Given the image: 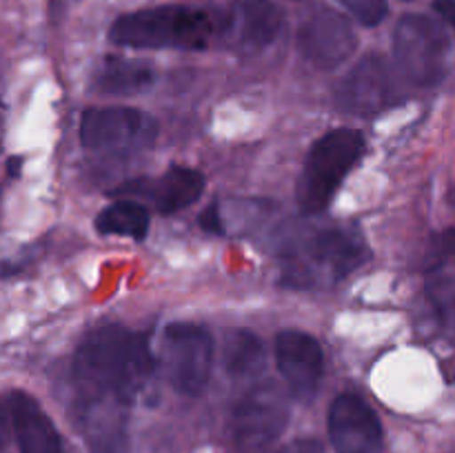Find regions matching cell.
Masks as SVG:
<instances>
[{
  "label": "cell",
  "instance_id": "obj_19",
  "mask_svg": "<svg viewBox=\"0 0 455 453\" xmlns=\"http://www.w3.org/2000/svg\"><path fill=\"white\" fill-rule=\"evenodd\" d=\"M351 16L364 27H376L389 13V4L387 0H338Z\"/></svg>",
  "mask_w": 455,
  "mask_h": 453
},
{
  "label": "cell",
  "instance_id": "obj_14",
  "mask_svg": "<svg viewBox=\"0 0 455 453\" xmlns=\"http://www.w3.org/2000/svg\"><path fill=\"white\" fill-rule=\"evenodd\" d=\"M329 438L338 453H373L382 442V426L363 398L342 393L329 409Z\"/></svg>",
  "mask_w": 455,
  "mask_h": 453
},
{
  "label": "cell",
  "instance_id": "obj_16",
  "mask_svg": "<svg viewBox=\"0 0 455 453\" xmlns=\"http://www.w3.org/2000/svg\"><path fill=\"white\" fill-rule=\"evenodd\" d=\"M154 71L147 62L109 56L93 76V89L105 96H136L154 84Z\"/></svg>",
  "mask_w": 455,
  "mask_h": 453
},
{
  "label": "cell",
  "instance_id": "obj_4",
  "mask_svg": "<svg viewBox=\"0 0 455 453\" xmlns=\"http://www.w3.org/2000/svg\"><path fill=\"white\" fill-rule=\"evenodd\" d=\"M363 154L364 136L358 129H333L318 138L302 164L296 189L298 207L305 213L324 211Z\"/></svg>",
  "mask_w": 455,
  "mask_h": 453
},
{
  "label": "cell",
  "instance_id": "obj_12",
  "mask_svg": "<svg viewBox=\"0 0 455 453\" xmlns=\"http://www.w3.org/2000/svg\"><path fill=\"white\" fill-rule=\"evenodd\" d=\"M204 191V176L198 169L191 167H169L163 176L158 178H142V180H132L120 185L118 189L111 191V195H138L145 198L151 207L163 216L182 211L191 207L196 200H200Z\"/></svg>",
  "mask_w": 455,
  "mask_h": 453
},
{
  "label": "cell",
  "instance_id": "obj_10",
  "mask_svg": "<svg viewBox=\"0 0 455 453\" xmlns=\"http://www.w3.org/2000/svg\"><path fill=\"white\" fill-rule=\"evenodd\" d=\"M358 47V36L342 13L320 7L307 16L298 31V49L309 65L336 69Z\"/></svg>",
  "mask_w": 455,
  "mask_h": 453
},
{
  "label": "cell",
  "instance_id": "obj_22",
  "mask_svg": "<svg viewBox=\"0 0 455 453\" xmlns=\"http://www.w3.org/2000/svg\"><path fill=\"white\" fill-rule=\"evenodd\" d=\"M278 453H324L323 444L314 438H302V440H293L289 442L287 447L280 449Z\"/></svg>",
  "mask_w": 455,
  "mask_h": 453
},
{
  "label": "cell",
  "instance_id": "obj_3",
  "mask_svg": "<svg viewBox=\"0 0 455 453\" xmlns=\"http://www.w3.org/2000/svg\"><path fill=\"white\" fill-rule=\"evenodd\" d=\"M216 34V20L204 9L185 4L138 9L111 25L109 40L132 49H204Z\"/></svg>",
  "mask_w": 455,
  "mask_h": 453
},
{
  "label": "cell",
  "instance_id": "obj_23",
  "mask_svg": "<svg viewBox=\"0 0 455 453\" xmlns=\"http://www.w3.org/2000/svg\"><path fill=\"white\" fill-rule=\"evenodd\" d=\"M434 9L455 34V0H434Z\"/></svg>",
  "mask_w": 455,
  "mask_h": 453
},
{
  "label": "cell",
  "instance_id": "obj_15",
  "mask_svg": "<svg viewBox=\"0 0 455 453\" xmlns=\"http://www.w3.org/2000/svg\"><path fill=\"white\" fill-rule=\"evenodd\" d=\"M7 411L20 453H62L56 426L29 393L12 391L7 395Z\"/></svg>",
  "mask_w": 455,
  "mask_h": 453
},
{
  "label": "cell",
  "instance_id": "obj_17",
  "mask_svg": "<svg viewBox=\"0 0 455 453\" xmlns=\"http://www.w3.org/2000/svg\"><path fill=\"white\" fill-rule=\"evenodd\" d=\"M222 364H225L227 376L238 378V380H251L260 376L265 369V346L260 338L247 329L227 333Z\"/></svg>",
  "mask_w": 455,
  "mask_h": 453
},
{
  "label": "cell",
  "instance_id": "obj_11",
  "mask_svg": "<svg viewBox=\"0 0 455 453\" xmlns=\"http://www.w3.org/2000/svg\"><path fill=\"white\" fill-rule=\"evenodd\" d=\"M283 22V12L271 0H234L222 20V34L234 52L258 53L278 38Z\"/></svg>",
  "mask_w": 455,
  "mask_h": 453
},
{
  "label": "cell",
  "instance_id": "obj_13",
  "mask_svg": "<svg viewBox=\"0 0 455 453\" xmlns=\"http://www.w3.org/2000/svg\"><path fill=\"white\" fill-rule=\"evenodd\" d=\"M275 360L283 378L287 380L293 398L311 400L323 380L324 355L323 346L305 331H280L275 338Z\"/></svg>",
  "mask_w": 455,
  "mask_h": 453
},
{
  "label": "cell",
  "instance_id": "obj_2",
  "mask_svg": "<svg viewBox=\"0 0 455 453\" xmlns=\"http://www.w3.org/2000/svg\"><path fill=\"white\" fill-rule=\"evenodd\" d=\"M369 249L358 231L329 226L283 244V284L311 289L340 282L364 265Z\"/></svg>",
  "mask_w": 455,
  "mask_h": 453
},
{
  "label": "cell",
  "instance_id": "obj_6",
  "mask_svg": "<svg viewBox=\"0 0 455 453\" xmlns=\"http://www.w3.org/2000/svg\"><path fill=\"white\" fill-rule=\"evenodd\" d=\"M213 342L207 329L191 322H173L163 331L160 367L173 389L182 395H200L212 376Z\"/></svg>",
  "mask_w": 455,
  "mask_h": 453
},
{
  "label": "cell",
  "instance_id": "obj_5",
  "mask_svg": "<svg viewBox=\"0 0 455 453\" xmlns=\"http://www.w3.org/2000/svg\"><path fill=\"white\" fill-rule=\"evenodd\" d=\"M394 56L400 71L418 87H435L449 74V38L429 16L407 13L394 31Z\"/></svg>",
  "mask_w": 455,
  "mask_h": 453
},
{
  "label": "cell",
  "instance_id": "obj_8",
  "mask_svg": "<svg viewBox=\"0 0 455 453\" xmlns=\"http://www.w3.org/2000/svg\"><path fill=\"white\" fill-rule=\"evenodd\" d=\"M289 404L275 385H260L249 391L234 411L235 453H262L287 426Z\"/></svg>",
  "mask_w": 455,
  "mask_h": 453
},
{
  "label": "cell",
  "instance_id": "obj_1",
  "mask_svg": "<svg viewBox=\"0 0 455 453\" xmlns=\"http://www.w3.org/2000/svg\"><path fill=\"white\" fill-rule=\"evenodd\" d=\"M145 336L102 324L87 333L71 362L74 416L93 453H123L127 409L154 371Z\"/></svg>",
  "mask_w": 455,
  "mask_h": 453
},
{
  "label": "cell",
  "instance_id": "obj_7",
  "mask_svg": "<svg viewBox=\"0 0 455 453\" xmlns=\"http://www.w3.org/2000/svg\"><path fill=\"white\" fill-rule=\"evenodd\" d=\"M154 118L132 107H98L84 111L80 142L93 154H132L154 145Z\"/></svg>",
  "mask_w": 455,
  "mask_h": 453
},
{
  "label": "cell",
  "instance_id": "obj_21",
  "mask_svg": "<svg viewBox=\"0 0 455 453\" xmlns=\"http://www.w3.org/2000/svg\"><path fill=\"white\" fill-rule=\"evenodd\" d=\"M200 226H203L207 234H213V235L227 234L225 218H222L220 204H209V207L200 213Z\"/></svg>",
  "mask_w": 455,
  "mask_h": 453
},
{
  "label": "cell",
  "instance_id": "obj_20",
  "mask_svg": "<svg viewBox=\"0 0 455 453\" xmlns=\"http://www.w3.org/2000/svg\"><path fill=\"white\" fill-rule=\"evenodd\" d=\"M451 258H455V229L440 231V234L429 242V249H427L425 269H440V266L447 260H451Z\"/></svg>",
  "mask_w": 455,
  "mask_h": 453
},
{
  "label": "cell",
  "instance_id": "obj_18",
  "mask_svg": "<svg viewBox=\"0 0 455 453\" xmlns=\"http://www.w3.org/2000/svg\"><path fill=\"white\" fill-rule=\"evenodd\" d=\"M96 229L102 235H120L142 242L149 231V209L138 200L120 198L96 216Z\"/></svg>",
  "mask_w": 455,
  "mask_h": 453
},
{
  "label": "cell",
  "instance_id": "obj_9",
  "mask_svg": "<svg viewBox=\"0 0 455 453\" xmlns=\"http://www.w3.org/2000/svg\"><path fill=\"white\" fill-rule=\"evenodd\" d=\"M400 98L398 78L382 56H364L336 89L338 107L354 115H378Z\"/></svg>",
  "mask_w": 455,
  "mask_h": 453
}]
</instances>
